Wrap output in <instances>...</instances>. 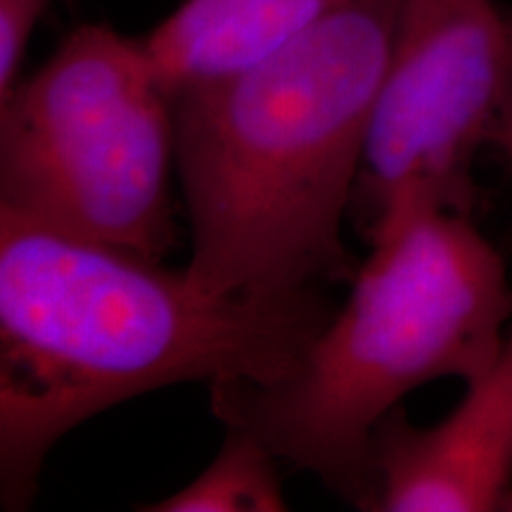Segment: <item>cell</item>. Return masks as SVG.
<instances>
[{
    "label": "cell",
    "mask_w": 512,
    "mask_h": 512,
    "mask_svg": "<svg viewBox=\"0 0 512 512\" xmlns=\"http://www.w3.org/2000/svg\"><path fill=\"white\" fill-rule=\"evenodd\" d=\"M332 313L323 285L211 292L185 268L0 211L3 508H29L48 453L81 422L171 384L271 382Z\"/></svg>",
    "instance_id": "cell-1"
},
{
    "label": "cell",
    "mask_w": 512,
    "mask_h": 512,
    "mask_svg": "<svg viewBox=\"0 0 512 512\" xmlns=\"http://www.w3.org/2000/svg\"><path fill=\"white\" fill-rule=\"evenodd\" d=\"M394 0H344L264 60L174 98L192 254L223 294L354 278L342 223L361 176Z\"/></svg>",
    "instance_id": "cell-2"
},
{
    "label": "cell",
    "mask_w": 512,
    "mask_h": 512,
    "mask_svg": "<svg viewBox=\"0 0 512 512\" xmlns=\"http://www.w3.org/2000/svg\"><path fill=\"white\" fill-rule=\"evenodd\" d=\"M356 268L349 299L292 370L271 382L211 384V411L280 463L373 510V432L422 384H465L508 337L512 285L503 256L460 211H427Z\"/></svg>",
    "instance_id": "cell-3"
},
{
    "label": "cell",
    "mask_w": 512,
    "mask_h": 512,
    "mask_svg": "<svg viewBox=\"0 0 512 512\" xmlns=\"http://www.w3.org/2000/svg\"><path fill=\"white\" fill-rule=\"evenodd\" d=\"M174 95L143 38L72 31L0 100V211L162 261L174 245Z\"/></svg>",
    "instance_id": "cell-4"
},
{
    "label": "cell",
    "mask_w": 512,
    "mask_h": 512,
    "mask_svg": "<svg viewBox=\"0 0 512 512\" xmlns=\"http://www.w3.org/2000/svg\"><path fill=\"white\" fill-rule=\"evenodd\" d=\"M510 83L512 15L494 0H394L358 176L370 245L427 211L470 214Z\"/></svg>",
    "instance_id": "cell-5"
},
{
    "label": "cell",
    "mask_w": 512,
    "mask_h": 512,
    "mask_svg": "<svg viewBox=\"0 0 512 512\" xmlns=\"http://www.w3.org/2000/svg\"><path fill=\"white\" fill-rule=\"evenodd\" d=\"M373 512L501 510L512 491V328L444 420L418 427L403 408L373 432Z\"/></svg>",
    "instance_id": "cell-6"
},
{
    "label": "cell",
    "mask_w": 512,
    "mask_h": 512,
    "mask_svg": "<svg viewBox=\"0 0 512 512\" xmlns=\"http://www.w3.org/2000/svg\"><path fill=\"white\" fill-rule=\"evenodd\" d=\"M344 0H185L143 38L171 95L216 81L302 36Z\"/></svg>",
    "instance_id": "cell-7"
},
{
    "label": "cell",
    "mask_w": 512,
    "mask_h": 512,
    "mask_svg": "<svg viewBox=\"0 0 512 512\" xmlns=\"http://www.w3.org/2000/svg\"><path fill=\"white\" fill-rule=\"evenodd\" d=\"M280 460L252 434L226 427L221 451L207 470L147 512H280L287 510Z\"/></svg>",
    "instance_id": "cell-8"
},
{
    "label": "cell",
    "mask_w": 512,
    "mask_h": 512,
    "mask_svg": "<svg viewBox=\"0 0 512 512\" xmlns=\"http://www.w3.org/2000/svg\"><path fill=\"white\" fill-rule=\"evenodd\" d=\"M53 0H0V100L19 81L24 53Z\"/></svg>",
    "instance_id": "cell-9"
},
{
    "label": "cell",
    "mask_w": 512,
    "mask_h": 512,
    "mask_svg": "<svg viewBox=\"0 0 512 512\" xmlns=\"http://www.w3.org/2000/svg\"><path fill=\"white\" fill-rule=\"evenodd\" d=\"M494 143L501 145V150L505 152V157H508V162L512 166V83H510V95H508V102H505V112L501 117V124H498Z\"/></svg>",
    "instance_id": "cell-10"
},
{
    "label": "cell",
    "mask_w": 512,
    "mask_h": 512,
    "mask_svg": "<svg viewBox=\"0 0 512 512\" xmlns=\"http://www.w3.org/2000/svg\"><path fill=\"white\" fill-rule=\"evenodd\" d=\"M501 510H508V512H512V491L508 494V498H505V503H503V508Z\"/></svg>",
    "instance_id": "cell-11"
}]
</instances>
